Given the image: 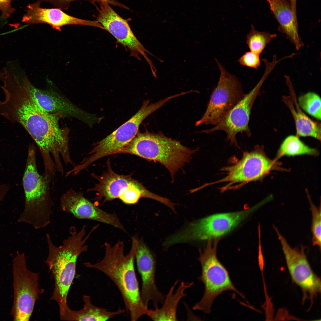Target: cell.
<instances>
[{
    "label": "cell",
    "mask_w": 321,
    "mask_h": 321,
    "mask_svg": "<svg viewBox=\"0 0 321 321\" xmlns=\"http://www.w3.org/2000/svg\"><path fill=\"white\" fill-rule=\"evenodd\" d=\"M60 207L64 212L75 218L108 224L123 231L125 228L116 213H109L96 206L80 192L67 191L60 198Z\"/></svg>",
    "instance_id": "ac0fdd59"
},
{
    "label": "cell",
    "mask_w": 321,
    "mask_h": 321,
    "mask_svg": "<svg viewBox=\"0 0 321 321\" xmlns=\"http://www.w3.org/2000/svg\"><path fill=\"white\" fill-rule=\"evenodd\" d=\"M214 214L193 221L167 238L170 246L193 241L219 239L237 226L258 208Z\"/></svg>",
    "instance_id": "52a82bcc"
},
{
    "label": "cell",
    "mask_w": 321,
    "mask_h": 321,
    "mask_svg": "<svg viewBox=\"0 0 321 321\" xmlns=\"http://www.w3.org/2000/svg\"><path fill=\"white\" fill-rule=\"evenodd\" d=\"M298 103L301 109L317 119L321 120V99L317 94L308 92L298 98Z\"/></svg>",
    "instance_id": "484cf974"
},
{
    "label": "cell",
    "mask_w": 321,
    "mask_h": 321,
    "mask_svg": "<svg viewBox=\"0 0 321 321\" xmlns=\"http://www.w3.org/2000/svg\"><path fill=\"white\" fill-rule=\"evenodd\" d=\"M291 9L295 18L297 20V0H289Z\"/></svg>",
    "instance_id": "1f68e13d"
},
{
    "label": "cell",
    "mask_w": 321,
    "mask_h": 321,
    "mask_svg": "<svg viewBox=\"0 0 321 321\" xmlns=\"http://www.w3.org/2000/svg\"><path fill=\"white\" fill-rule=\"evenodd\" d=\"M195 151L161 133H156L146 131L138 133L118 153L135 155L147 160L158 162L166 168L173 179L179 169L190 161L192 155Z\"/></svg>",
    "instance_id": "5b68a950"
},
{
    "label": "cell",
    "mask_w": 321,
    "mask_h": 321,
    "mask_svg": "<svg viewBox=\"0 0 321 321\" xmlns=\"http://www.w3.org/2000/svg\"><path fill=\"white\" fill-rule=\"evenodd\" d=\"M169 100V98L166 97L157 102L150 104L149 100L145 101L140 109L130 119L96 144L90 152L91 156L83 161V166L86 167L99 159L118 153L136 136L143 121Z\"/></svg>",
    "instance_id": "9c48e42d"
},
{
    "label": "cell",
    "mask_w": 321,
    "mask_h": 321,
    "mask_svg": "<svg viewBox=\"0 0 321 321\" xmlns=\"http://www.w3.org/2000/svg\"><path fill=\"white\" fill-rule=\"evenodd\" d=\"M251 27L246 36V43L251 51L260 55L267 45L277 35L275 34L259 31L256 30L253 24Z\"/></svg>",
    "instance_id": "d4e9b609"
},
{
    "label": "cell",
    "mask_w": 321,
    "mask_h": 321,
    "mask_svg": "<svg viewBox=\"0 0 321 321\" xmlns=\"http://www.w3.org/2000/svg\"><path fill=\"white\" fill-rule=\"evenodd\" d=\"M97 2L99 5L96 6L98 13L96 21L114 37L117 42L127 48L131 55L140 59L138 54H141L149 64L152 72H155L156 70L155 67L146 53L159 59L144 47L133 34L127 21L116 13L109 4L104 1Z\"/></svg>",
    "instance_id": "4fadbf2b"
},
{
    "label": "cell",
    "mask_w": 321,
    "mask_h": 321,
    "mask_svg": "<svg viewBox=\"0 0 321 321\" xmlns=\"http://www.w3.org/2000/svg\"><path fill=\"white\" fill-rule=\"evenodd\" d=\"M10 188L9 185L7 184L0 185V204L6 196Z\"/></svg>",
    "instance_id": "4dcf8cb0"
},
{
    "label": "cell",
    "mask_w": 321,
    "mask_h": 321,
    "mask_svg": "<svg viewBox=\"0 0 321 321\" xmlns=\"http://www.w3.org/2000/svg\"><path fill=\"white\" fill-rule=\"evenodd\" d=\"M96 229L93 226L85 236V225L78 232L72 226L70 235L59 246L55 245L50 235L46 234L48 252L46 262L54 281V288L50 299L57 303L60 318L70 309L67 304V295L75 276L78 259L82 253L87 251L86 241Z\"/></svg>",
    "instance_id": "3957f363"
},
{
    "label": "cell",
    "mask_w": 321,
    "mask_h": 321,
    "mask_svg": "<svg viewBox=\"0 0 321 321\" xmlns=\"http://www.w3.org/2000/svg\"><path fill=\"white\" fill-rule=\"evenodd\" d=\"M159 60H160V59H159ZM160 61H161L160 60ZM156 77H157V76H156ZM155 78H157V77H155Z\"/></svg>",
    "instance_id": "d6a6232c"
},
{
    "label": "cell",
    "mask_w": 321,
    "mask_h": 321,
    "mask_svg": "<svg viewBox=\"0 0 321 321\" xmlns=\"http://www.w3.org/2000/svg\"><path fill=\"white\" fill-rule=\"evenodd\" d=\"M83 300L84 305L82 309L78 311L70 309L61 320L105 321L122 314L125 311V310L120 308L116 311H110L106 309L96 306L92 303L89 295H83Z\"/></svg>",
    "instance_id": "603a6c76"
},
{
    "label": "cell",
    "mask_w": 321,
    "mask_h": 321,
    "mask_svg": "<svg viewBox=\"0 0 321 321\" xmlns=\"http://www.w3.org/2000/svg\"><path fill=\"white\" fill-rule=\"evenodd\" d=\"M238 61L241 65L255 69H257L260 64L259 55L251 51L246 52Z\"/></svg>",
    "instance_id": "83f0119b"
},
{
    "label": "cell",
    "mask_w": 321,
    "mask_h": 321,
    "mask_svg": "<svg viewBox=\"0 0 321 321\" xmlns=\"http://www.w3.org/2000/svg\"><path fill=\"white\" fill-rule=\"evenodd\" d=\"M12 274L14 299L11 314L14 321H29L39 298V276L28 269L24 252L17 251L12 260Z\"/></svg>",
    "instance_id": "ba28073f"
},
{
    "label": "cell",
    "mask_w": 321,
    "mask_h": 321,
    "mask_svg": "<svg viewBox=\"0 0 321 321\" xmlns=\"http://www.w3.org/2000/svg\"><path fill=\"white\" fill-rule=\"evenodd\" d=\"M218 240L215 239L213 244L212 240H207L206 248L202 252L199 251L198 260L201 266L202 274L198 278L204 284V291L201 299L193 307L194 310L210 313L215 299L225 291H233L244 297L235 287L227 270L217 258Z\"/></svg>",
    "instance_id": "8992f818"
},
{
    "label": "cell",
    "mask_w": 321,
    "mask_h": 321,
    "mask_svg": "<svg viewBox=\"0 0 321 321\" xmlns=\"http://www.w3.org/2000/svg\"><path fill=\"white\" fill-rule=\"evenodd\" d=\"M40 0L29 4L26 13L22 17V22L31 25L46 23L53 28L61 31V28L68 25H82L94 26L103 29L102 25L97 21L79 18L70 16L59 8H44L41 7Z\"/></svg>",
    "instance_id": "d6986e66"
},
{
    "label": "cell",
    "mask_w": 321,
    "mask_h": 321,
    "mask_svg": "<svg viewBox=\"0 0 321 321\" xmlns=\"http://www.w3.org/2000/svg\"><path fill=\"white\" fill-rule=\"evenodd\" d=\"M135 259L142 279L140 291L141 301L147 308L151 301L155 309H158L159 304H163L165 296L159 290L156 284L155 256L143 240L139 239L136 249Z\"/></svg>",
    "instance_id": "e0dca14e"
},
{
    "label": "cell",
    "mask_w": 321,
    "mask_h": 321,
    "mask_svg": "<svg viewBox=\"0 0 321 321\" xmlns=\"http://www.w3.org/2000/svg\"><path fill=\"white\" fill-rule=\"evenodd\" d=\"M36 147L29 145L22 184L24 192V208L18 221L27 224L37 229L44 228L51 223L54 204L50 194L53 178L45 172L37 171Z\"/></svg>",
    "instance_id": "277c9868"
},
{
    "label": "cell",
    "mask_w": 321,
    "mask_h": 321,
    "mask_svg": "<svg viewBox=\"0 0 321 321\" xmlns=\"http://www.w3.org/2000/svg\"><path fill=\"white\" fill-rule=\"evenodd\" d=\"M311 213V230L312 234L313 245L318 246L320 249L321 243V211L320 205L315 206L308 197Z\"/></svg>",
    "instance_id": "4316f807"
},
{
    "label": "cell",
    "mask_w": 321,
    "mask_h": 321,
    "mask_svg": "<svg viewBox=\"0 0 321 321\" xmlns=\"http://www.w3.org/2000/svg\"><path fill=\"white\" fill-rule=\"evenodd\" d=\"M292 281L301 289L305 298H313L321 292L320 279L314 273L305 253V247L292 248L274 225Z\"/></svg>",
    "instance_id": "7c38bea8"
},
{
    "label": "cell",
    "mask_w": 321,
    "mask_h": 321,
    "mask_svg": "<svg viewBox=\"0 0 321 321\" xmlns=\"http://www.w3.org/2000/svg\"><path fill=\"white\" fill-rule=\"evenodd\" d=\"M179 280L175 281L171 287L169 292L165 296L162 306L154 310L148 309L147 314L154 321H177V311L178 303L180 299L187 295L185 293L186 289L191 287L192 282H185L182 281L174 292L175 287Z\"/></svg>",
    "instance_id": "7402d4cb"
},
{
    "label": "cell",
    "mask_w": 321,
    "mask_h": 321,
    "mask_svg": "<svg viewBox=\"0 0 321 321\" xmlns=\"http://www.w3.org/2000/svg\"><path fill=\"white\" fill-rule=\"evenodd\" d=\"M138 239L136 236L132 237L131 248L126 255L125 254L122 241L119 240L114 245L106 243L105 255L101 260L95 263L88 262L84 264L88 268L102 272L114 283L121 293L131 320L133 321L147 315L149 309L141 301L135 270V251Z\"/></svg>",
    "instance_id": "7a4b0ae2"
},
{
    "label": "cell",
    "mask_w": 321,
    "mask_h": 321,
    "mask_svg": "<svg viewBox=\"0 0 321 321\" xmlns=\"http://www.w3.org/2000/svg\"><path fill=\"white\" fill-rule=\"evenodd\" d=\"M0 100V115L12 122L21 125L28 132L41 154L45 171L64 169L60 156L65 164L73 163L69 151L70 130L62 127L60 120L65 117L47 112L37 103L27 84L16 82L4 92Z\"/></svg>",
    "instance_id": "6da1fadb"
},
{
    "label": "cell",
    "mask_w": 321,
    "mask_h": 321,
    "mask_svg": "<svg viewBox=\"0 0 321 321\" xmlns=\"http://www.w3.org/2000/svg\"><path fill=\"white\" fill-rule=\"evenodd\" d=\"M276 161L269 159L261 146H257L250 152H245L242 159L235 164L223 168L226 175L216 182H227L223 190L232 185H240L257 180L275 169Z\"/></svg>",
    "instance_id": "5bb4252c"
},
{
    "label": "cell",
    "mask_w": 321,
    "mask_h": 321,
    "mask_svg": "<svg viewBox=\"0 0 321 321\" xmlns=\"http://www.w3.org/2000/svg\"><path fill=\"white\" fill-rule=\"evenodd\" d=\"M28 78L27 84L32 96L39 106L47 112L77 119L89 125L100 120V118L82 109L54 89H44L35 87Z\"/></svg>",
    "instance_id": "2e32d148"
},
{
    "label": "cell",
    "mask_w": 321,
    "mask_h": 321,
    "mask_svg": "<svg viewBox=\"0 0 321 321\" xmlns=\"http://www.w3.org/2000/svg\"><path fill=\"white\" fill-rule=\"evenodd\" d=\"M278 23V29L299 50L304 45L299 34L297 20L293 13L289 0H266Z\"/></svg>",
    "instance_id": "ffe728a7"
},
{
    "label": "cell",
    "mask_w": 321,
    "mask_h": 321,
    "mask_svg": "<svg viewBox=\"0 0 321 321\" xmlns=\"http://www.w3.org/2000/svg\"><path fill=\"white\" fill-rule=\"evenodd\" d=\"M271 72L269 69L265 68L261 79L253 89L245 94L220 122L202 132L210 133L216 131H224L227 134V140L231 144L237 146V134L245 132L250 137L251 132L248 125L251 109L261 87Z\"/></svg>",
    "instance_id": "9a60e30c"
},
{
    "label": "cell",
    "mask_w": 321,
    "mask_h": 321,
    "mask_svg": "<svg viewBox=\"0 0 321 321\" xmlns=\"http://www.w3.org/2000/svg\"><path fill=\"white\" fill-rule=\"evenodd\" d=\"M12 0H0V10L2 12L0 18L1 19H6L15 11V9L11 5Z\"/></svg>",
    "instance_id": "f546056e"
},
{
    "label": "cell",
    "mask_w": 321,
    "mask_h": 321,
    "mask_svg": "<svg viewBox=\"0 0 321 321\" xmlns=\"http://www.w3.org/2000/svg\"><path fill=\"white\" fill-rule=\"evenodd\" d=\"M288 86L291 97H284L283 100L294 118L296 128V136L298 137L310 136L320 140V123L311 119L302 111L296 100L292 84H289Z\"/></svg>",
    "instance_id": "44dd1931"
},
{
    "label": "cell",
    "mask_w": 321,
    "mask_h": 321,
    "mask_svg": "<svg viewBox=\"0 0 321 321\" xmlns=\"http://www.w3.org/2000/svg\"><path fill=\"white\" fill-rule=\"evenodd\" d=\"M42 2L44 1L49 3L57 8L63 10H67L69 7L70 3L73 1L80 0H40ZM97 2L104 1H106L111 5L122 8L123 5L118 1L115 0H84Z\"/></svg>",
    "instance_id": "f1b7e54d"
},
{
    "label": "cell",
    "mask_w": 321,
    "mask_h": 321,
    "mask_svg": "<svg viewBox=\"0 0 321 321\" xmlns=\"http://www.w3.org/2000/svg\"><path fill=\"white\" fill-rule=\"evenodd\" d=\"M215 60L220 70L219 80L205 113L196 123L197 126L218 124L246 94L238 78L228 72L217 59Z\"/></svg>",
    "instance_id": "8fae6325"
},
{
    "label": "cell",
    "mask_w": 321,
    "mask_h": 321,
    "mask_svg": "<svg viewBox=\"0 0 321 321\" xmlns=\"http://www.w3.org/2000/svg\"><path fill=\"white\" fill-rule=\"evenodd\" d=\"M317 151L303 143L296 136L287 137L281 144L278 152V158L283 156H295L302 155H316Z\"/></svg>",
    "instance_id": "cb8c5ba5"
},
{
    "label": "cell",
    "mask_w": 321,
    "mask_h": 321,
    "mask_svg": "<svg viewBox=\"0 0 321 321\" xmlns=\"http://www.w3.org/2000/svg\"><path fill=\"white\" fill-rule=\"evenodd\" d=\"M107 169L100 176H96L98 182L91 191L97 193V200L103 202L118 198L128 204L137 203L142 197L152 199L160 202L163 197L147 190L141 184L130 176L121 175L111 169L110 161H107Z\"/></svg>",
    "instance_id": "30bf717a"
}]
</instances>
